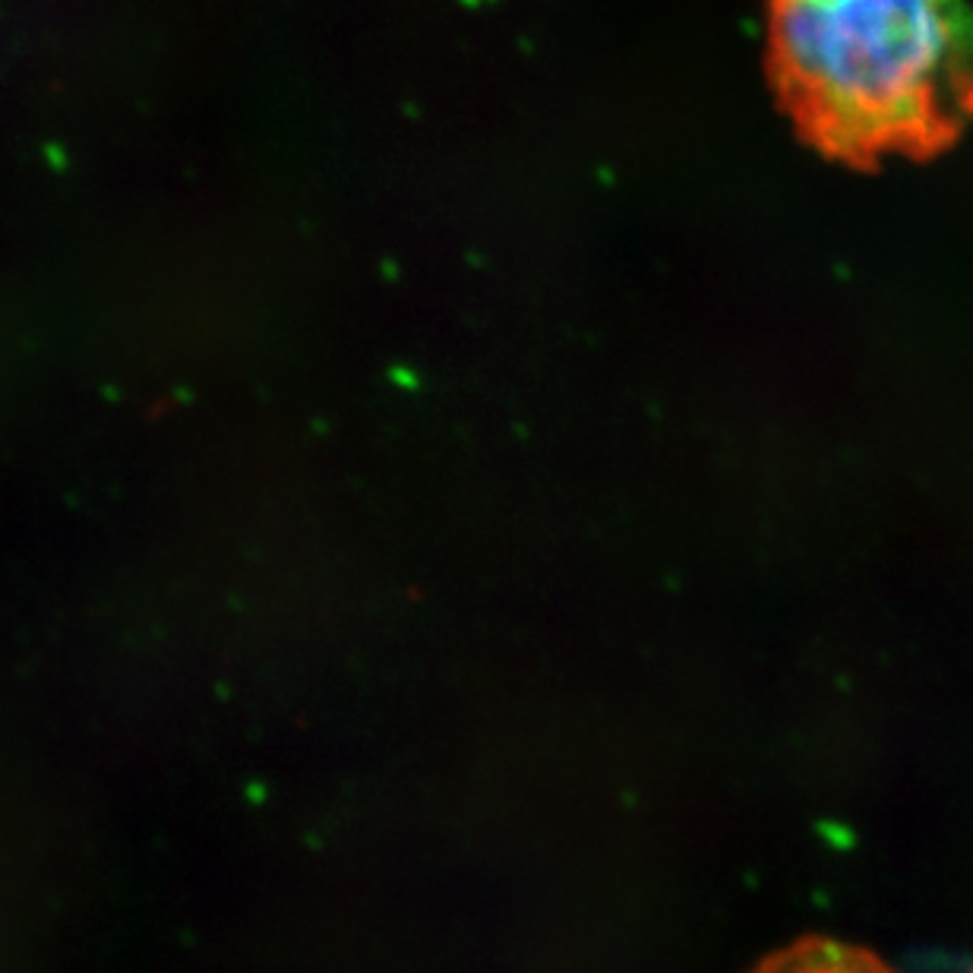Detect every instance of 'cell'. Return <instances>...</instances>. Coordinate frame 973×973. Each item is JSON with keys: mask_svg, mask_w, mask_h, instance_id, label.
Masks as SVG:
<instances>
[{"mask_svg": "<svg viewBox=\"0 0 973 973\" xmlns=\"http://www.w3.org/2000/svg\"><path fill=\"white\" fill-rule=\"evenodd\" d=\"M755 973H891L879 958L854 945L809 939L768 958Z\"/></svg>", "mask_w": 973, "mask_h": 973, "instance_id": "obj_2", "label": "cell"}, {"mask_svg": "<svg viewBox=\"0 0 973 973\" xmlns=\"http://www.w3.org/2000/svg\"><path fill=\"white\" fill-rule=\"evenodd\" d=\"M768 76L800 136L847 165L926 159L973 120L958 0H768Z\"/></svg>", "mask_w": 973, "mask_h": 973, "instance_id": "obj_1", "label": "cell"}]
</instances>
